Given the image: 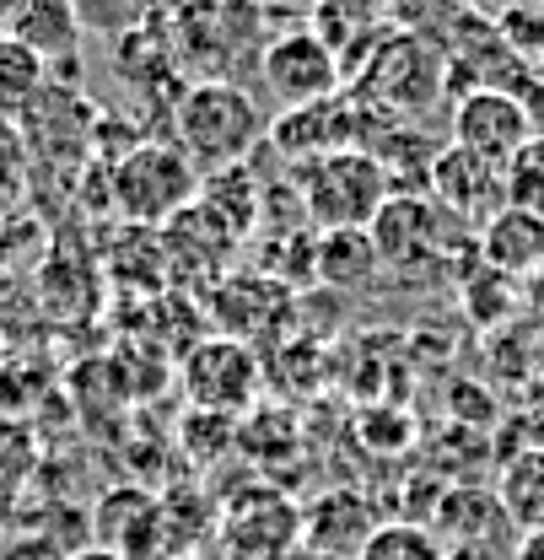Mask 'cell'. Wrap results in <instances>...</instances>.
<instances>
[{
  "label": "cell",
  "mask_w": 544,
  "mask_h": 560,
  "mask_svg": "<svg viewBox=\"0 0 544 560\" xmlns=\"http://www.w3.org/2000/svg\"><path fill=\"white\" fill-rule=\"evenodd\" d=\"M11 5H16V0H0V11H5V16H11Z\"/></svg>",
  "instance_id": "29"
},
{
  "label": "cell",
  "mask_w": 544,
  "mask_h": 560,
  "mask_svg": "<svg viewBox=\"0 0 544 560\" xmlns=\"http://www.w3.org/2000/svg\"><path fill=\"white\" fill-rule=\"evenodd\" d=\"M44 81L49 66L16 33H0V119H22L44 97Z\"/></svg>",
  "instance_id": "18"
},
{
  "label": "cell",
  "mask_w": 544,
  "mask_h": 560,
  "mask_svg": "<svg viewBox=\"0 0 544 560\" xmlns=\"http://www.w3.org/2000/svg\"><path fill=\"white\" fill-rule=\"evenodd\" d=\"M518 97H523V108H529V125H534V136H544V66H529V70H523V81H518Z\"/></svg>",
  "instance_id": "25"
},
{
  "label": "cell",
  "mask_w": 544,
  "mask_h": 560,
  "mask_svg": "<svg viewBox=\"0 0 544 560\" xmlns=\"http://www.w3.org/2000/svg\"><path fill=\"white\" fill-rule=\"evenodd\" d=\"M259 81L270 86V97L280 108H302V103H324V97H340L345 86V66L340 55L313 33V27H286L275 33L259 55Z\"/></svg>",
  "instance_id": "7"
},
{
  "label": "cell",
  "mask_w": 544,
  "mask_h": 560,
  "mask_svg": "<svg viewBox=\"0 0 544 560\" xmlns=\"http://www.w3.org/2000/svg\"><path fill=\"white\" fill-rule=\"evenodd\" d=\"M205 173L178 140H136L108 167V200L130 226H167L200 200Z\"/></svg>",
  "instance_id": "3"
},
{
  "label": "cell",
  "mask_w": 544,
  "mask_h": 560,
  "mask_svg": "<svg viewBox=\"0 0 544 560\" xmlns=\"http://www.w3.org/2000/svg\"><path fill=\"white\" fill-rule=\"evenodd\" d=\"M512 560H544V528L523 534V539H518V550H512Z\"/></svg>",
  "instance_id": "26"
},
{
  "label": "cell",
  "mask_w": 544,
  "mask_h": 560,
  "mask_svg": "<svg viewBox=\"0 0 544 560\" xmlns=\"http://www.w3.org/2000/svg\"><path fill=\"white\" fill-rule=\"evenodd\" d=\"M33 173V140L22 119H0V200H16Z\"/></svg>",
  "instance_id": "22"
},
{
  "label": "cell",
  "mask_w": 544,
  "mask_h": 560,
  "mask_svg": "<svg viewBox=\"0 0 544 560\" xmlns=\"http://www.w3.org/2000/svg\"><path fill=\"white\" fill-rule=\"evenodd\" d=\"M426 195L448 210L453 221L464 226H485L490 215L507 210V162H490L479 151H464V145H442L431 173H426Z\"/></svg>",
  "instance_id": "9"
},
{
  "label": "cell",
  "mask_w": 544,
  "mask_h": 560,
  "mask_svg": "<svg viewBox=\"0 0 544 560\" xmlns=\"http://www.w3.org/2000/svg\"><path fill=\"white\" fill-rule=\"evenodd\" d=\"M496 501L518 534L544 528V453H518L496 469Z\"/></svg>",
  "instance_id": "17"
},
{
  "label": "cell",
  "mask_w": 544,
  "mask_h": 560,
  "mask_svg": "<svg viewBox=\"0 0 544 560\" xmlns=\"http://www.w3.org/2000/svg\"><path fill=\"white\" fill-rule=\"evenodd\" d=\"M378 270H383V254H378V243H372V226L319 232V280H324V285L361 291Z\"/></svg>",
  "instance_id": "15"
},
{
  "label": "cell",
  "mask_w": 544,
  "mask_h": 560,
  "mask_svg": "<svg viewBox=\"0 0 544 560\" xmlns=\"http://www.w3.org/2000/svg\"><path fill=\"white\" fill-rule=\"evenodd\" d=\"M448 86H453L448 49L437 38L400 33V27H389L372 44V55L356 66V75H350V92L367 108L389 114V119H420V114H431Z\"/></svg>",
  "instance_id": "2"
},
{
  "label": "cell",
  "mask_w": 544,
  "mask_h": 560,
  "mask_svg": "<svg viewBox=\"0 0 544 560\" xmlns=\"http://www.w3.org/2000/svg\"><path fill=\"white\" fill-rule=\"evenodd\" d=\"M92 545L114 550L125 560H162L167 556V534H162V501L140 486H119L97 501L92 517Z\"/></svg>",
  "instance_id": "11"
},
{
  "label": "cell",
  "mask_w": 544,
  "mask_h": 560,
  "mask_svg": "<svg viewBox=\"0 0 544 560\" xmlns=\"http://www.w3.org/2000/svg\"><path fill=\"white\" fill-rule=\"evenodd\" d=\"M178 388L195 410L238 420L243 410H254V399L265 388V355L232 335H205L178 361Z\"/></svg>",
  "instance_id": "5"
},
{
  "label": "cell",
  "mask_w": 544,
  "mask_h": 560,
  "mask_svg": "<svg viewBox=\"0 0 544 560\" xmlns=\"http://www.w3.org/2000/svg\"><path fill=\"white\" fill-rule=\"evenodd\" d=\"M534 399L544 405V366H540V377H534Z\"/></svg>",
  "instance_id": "28"
},
{
  "label": "cell",
  "mask_w": 544,
  "mask_h": 560,
  "mask_svg": "<svg viewBox=\"0 0 544 560\" xmlns=\"http://www.w3.org/2000/svg\"><path fill=\"white\" fill-rule=\"evenodd\" d=\"M70 16L81 22V33L92 27V33H119L125 22H130V11L119 5V0H66Z\"/></svg>",
  "instance_id": "24"
},
{
  "label": "cell",
  "mask_w": 544,
  "mask_h": 560,
  "mask_svg": "<svg viewBox=\"0 0 544 560\" xmlns=\"http://www.w3.org/2000/svg\"><path fill=\"white\" fill-rule=\"evenodd\" d=\"M507 206L544 221V136H534L507 162Z\"/></svg>",
  "instance_id": "21"
},
{
  "label": "cell",
  "mask_w": 544,
  "mask_h": 560,
  "mask_svg": "<svg viewBox=\"0 0 544 560\" xmlns=\"http://www.w3.org/2000/svg\"><path fill=\"white\" fill-rule=\"evenodd\" d=\"M210 318H216V335H232L265 355L297 324V291L270 270H232L210 291Z\"/></svg>",
  "instance_id": "6"
},
{
  "label": "cell",
  "mask_w": 544,
  "mask_h": 560,
  "mask_svg": "<svg viewBox=\"0 0 544 560\" xmlns=\"http://www.w3.org/2000/svg\"><path fill=\"white\" fill-rule=\"evenodd\" d=\"M372 119H378V108H367L350 86H345L340 97H324V103H302V108H280L270 119V140L275 151L286 156V162H319V156H329V151H345V145H361V136L372 130Z\"/></svg>",
  "instance_id": "8"
},
{
  "label": "cell",
  "mask_w": 544,
  "mask_h": 560,
  "mask_svg": "<svg viewBox=\"0 0 544 560\" xmlns=\"http://www.w3.org/2000/svg\"><path fill=\"white\" fill-rule=\"evenodd\" d=\"M529 140H534V125H529V108L518 92L479 86L453 103V145H464V151H479L490 162H512Z\"/></svg>",
  "instance_id": "10"
},
{
  "label": "cell",
  "mask_w": 544,
  "mask_h": 560,
  "mask_svg": "<svg viewBox=\"0 0 544 560\" xmlns=\"http://www.w3.org/2000/svg\"><path fill=\"white\" fill-rule=\"evenodd\" d=\"M70 560H125V556H114V550H103V545H86V550H76Z\"/></svg>",
  "instance_id": "27"
},
{
  "label": "cell",
  "mask_w": 544,
  "mask_h": 560,
  "mask_svg": "<svg viewBox=\"0 0 544 560\" xmlns=\"http://www.w3.org/2000/svg\"><path fill=\"white\" fill-rule=\"evenodd\" d=\"M475 0H389V22L400 33H420V38H437L448 44L459 33L464 16H475Z\"/></svg>",
  "instance_id": "19"
},
{
  "label": "cell",
  "mask_w": 544,
  "mask_h": 560,
  "mask_svg": "<svg viewBox=\"0 0 544 560\" xmlns=\"http://www.w3.org/2000/svg\"><path fill=\"white\" fill-rule=\"evenodd\" d=\"M297 195L302 215L319 232H340V226H372L378 210L394 200V178L367 145H345L297 167Z\"/></svg>",
  "instance_id": "4"
},
{
  "label": "cell",
  "mask_w": 544,
  "mask_h": 560,
  "mask_svg": "<svg viewBox=\"0 0 544 560\" xmlns=\"http://www.w3.org/2000/svg\"><path fill=\"white\" fill-rule=\"evenodd\" d=\"M162 560H195V556H162Z\"/></svg>",
  "instance_id": "30"
},
{
  "label": "cell",
  "mask_w": 544,
  "mask_h": 560,
  "mask_svg": "<svg viewBox=\"0 0 544 560\" xmlns=\"http://www.w3.org/2000/svg\"><path fill=\"white\" fill-rule=\"evenodd\" d=\"M356 560H448V550L420 523H378Z\"/></svg>",
  "instance_id": "20"
},
{
  "label": "cell",
  "mask_w": 544,
  "mask_h": 560,
  "mask_svg": "<svg viewBox=\"0 0 544 560\" xmlns=\"http://www.w3.org/2000/svg\"><path fill=\"white\" fill-rule=\"evenodd\" d=\"M173 130H178V145L195 156L200 173H221V167H238L259 151L270 119L254 103V92L210 75V81L184 86V97L173 103Z\"/></svg>",
  "instance_id": "1"
},
{
  "label": "cell",
  "mask_w": 544,
  "mask_h": 560,
  "mask_svg": "<svg viewBox=\"0 0 544 560\" xmlns=\"http://www.w3.org/2000/svg\"><path fill=\"white\" fill-rule=\"evenodd\" d=\"M44 66L60 60V55H76V38H81V22L70 16L66 0H16L11 5V27Z\"/></svg>",
  "instance_id": "16"
},
{
  "label": "cell",
  "mask_w": 544,
  "mask_h": 560,
  "mask_svg": "<svg viewBox=\"0 0 544 560\" xmlns=\"http://www.w3.org/2000/svg\"><path fill=\"white\" fill-rule=\"evenodd\" d=\"M479 265H490L507 280H534L544 270V221L523 215V210H501L475 232Z\"/></svg>",
  "instance_id": "14"
},
{
  "label": "cell",
  "mask_w": 544,
  "mask_h": 560,
  "mask_svg": "<svg viewBox=\"0 0 544 560\" xmlns=\"http://www.w3.org/2000/svg\"><path fill=\"white\" fill-rule=\"evenodd\" d=\"M221 539H227L232 556H243V560H280L302 539V512H297L286 495L259 490L248 506H232V512H227Z\"/></svg>",
  "instance_id": "12"
},
{
  "label": "cell",
  "mask_w": 544,
  "mask_h": 560,
  "mask_svg": "<svg viewBox=\"0 0 544 560\" xmlns=\"http://www.w3.org/2000/svg\"><path fill=\"white\" fill-rule=\"evenodd\" d=\"M372 501L356 495V490H324L308 512H302V539L308 550H319L324 560H356L361 545L372 539Z\"/></svg>",
  "instance_id": "13"
},
{
  "label": "cell",
  "mask_w": 544,
  "mask_h": 560,
  "mask_svg": "<svg viewBox=\"0 0 544 560\" xmlns=\"http://www.w3.org/2000/svg\"><path fill=\"white\" fill-rule=\"evenodd\" d=\"M518 453H544V405L529 399L518 405L512 416H501V431H496V458H518Z\"/></svg>",
  "instance_id": "23"
}]
</instances>
